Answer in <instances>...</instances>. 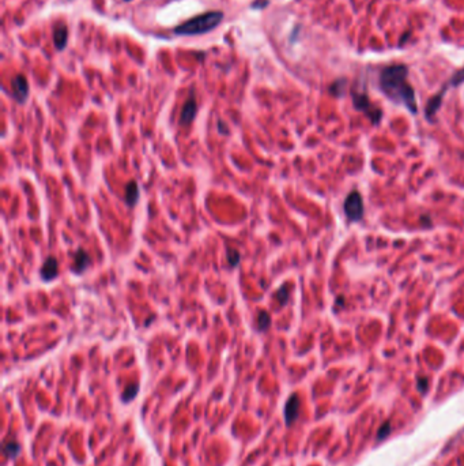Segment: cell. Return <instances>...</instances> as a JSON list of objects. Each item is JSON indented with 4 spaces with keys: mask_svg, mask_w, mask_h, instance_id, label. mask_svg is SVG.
Masks as SVG:
<instances>
[{
    "mask_svg": "<svg viewBox=\"0 0 464 466\" xmlns=\"http://www.w3.org/2000/svg\"><path fill=\"white\" fill-rule=\"evenodd\" d=\"M241 261V255L236 248H227V262L230 267H236Z\"/></svg>",
    "mask_w": 464,
    "mask_h": 466,
    "instance_id": "cell-14",
    "label": "cell"
},
{
    "mask_svg": "<svg viewBox=\"0 0 464 466\" xmlns=\"http://www.w3.org/2000/svg\"><path fill=\"white\" fill-rule=\"evenodd\" d=\"M139 199V188L138 183L131 180L130 183L126 185V202L128 206H135Z\"/></svg>",
    "mask_w": 464,
    "mask_h": 466,
    "instance_id": "cell-12",
    "label": "cell"
},
{
    "mask_svg": "<svg viewBox=\"0 0 464 466\" xmlns=\"http://www.w3.org/2000/svg\"><path fill=\"white\" fill-rule=\"evenodd\" d=\"M391 431H392L391 422H389V421L384 422L381 427H380V429H378V433H377V440H378V442H380V440H384V439H385V437H387L388 435L391 433Z\"/></svg>",
    "mask_w": 464,
    "mask_h": 466,
    "instance_id": "cell-16",
    "label": "cell"
},
{
    "mask_svg": "<svg viewBox=\"0 0 464 466\" xmlns=\"http://www.w3.org/2000/svg\"><path fill=\"white\" fill-rule=\"evenodd\" d=\"M271 325V318L270 314L266 311H260L259 315H257V329L260 331L267 330Z\"/></svg>",
    "mask_w": 464,
    "mask_h": 466,
    "instance_id": "cell-13",
    "label": "cell"
},
{
    "mask_svg": "<svg viewBox=\"0 0 464 466\" xmlns=\"http://www.w3.org/2000/svg\"><path fill=\"white\" fill-rule=\"evenodd\" d=\"M11 93H13V97L20 104H24L28 100V96H29V82H28V79H26L24 74H18L17 77L13 78V81H11Z\"/></svg>",
    "mask_w": 464,
    "mask_h": 466,
    "instance_id": "cell-5",
    "label": "cell"
},
{
    "mask_svg": "<svg viewBox=\"0 0 464 466\" xmlns=\"http://www.w3.org/2000/svg\"><path fill=\"white\" fill-rule=\"evenodd\" d=\"M408 70L403 64H393L382 68L380 73V89L391 101L404 107L411 112L416 113L415 92L407 81Z\"/></svg>",
    "mask_w": 464,
    "mask_h": 466,
    "instance_id": "cell-1",
    "label": "cell"
},
{
    "mask_svg": "<svg viewBox=\"0 0 464 466\" xmlns=\"http://www.w3.org/2000/svg\"><path fill=\"white\" fill-rule=\"evenodd\" d=\"M196 112H198V104L194 96L191 94L187 101L184 102L183 109L180 113V124L181 126H188L191 123L194 122L195 116H196Z\"/></svg>",
    "mask_w": 464,
    "mask_h": 466,
    "instance_id": "cell-6",
    "label": "cell"
},
{
    "mask_svg": "<svg viewBox=\"0 0 464 466\" xmlns=\"http://www.w3.org/2000/svg\"><path fill=\"white\" fill-rule=\"evenodd\" d=\"M344 214L350 221L357 222L359 219H362L363 217V202L361 195L357 191H353L351 194L348 195L346 200H344Z\"/></svg>",
    "mask_w": 464,
    "mask_h": 466,
    "instance_id": "cell-4",
    "label": "cell"
},
{
    "mask_svg": "<svg viewBox=\"0 0 464 466\" xmlns=\"http://www.w3.org/2000/svg\"><path fill=\"white\" fill-rule=\"evenodd\" d=\"M41 278L44 281H52L54 278L58 277L59 274V262L58 259L55 257L47 258V261L44 262L43 267H41Z\"/></svg>",
    "mask_w": 464,
    "mask_h": 466,
    "instance_id": "cell-8",
    "label": "cell"
},
{
    "mask_svg": "<svg viewBox=\"0 0 464 466\" xmlns=\"http://www.w3.org/2000/svg\"><path fill=\"white\" fill-rule=\"evenodd\" d=\"M427 386H429V382H427V379L426 378H421L418 380V388L421 390L422 393L425 394L426 390H427Z\"/></svg>",
    "mask_w": 464,
    "mask_h": 466,
    "instance_id": "cell-19",
    "label": "cell"
},
{
    "mask_svg": "<svg viewBox=\"0 0 464 466\" xmlns=\"http://www.w3.org/2000/svg\"><path fill=\"white\" fill-rule=\"evenodd\" d=\"M223 20L222 11H208L204 14L196 15L191 20L185 21L184 24L176 26L173 33L177 36H199L206 34L215 29L218 25H221Z\"/></svg>",
    "mask_w": 464,
    "mask_h": 466,
    "instance_id": "cell-2",
    "label": "cell"
},
{
    "mask_svg": "<svg viewBox=\"0 0 464 466\" xmlns=\"http://www.w3.org/2000/svg\"><path fill=\"white\" fill-rule=\"evenodd\" d=\"M298 409H300V401H298V397L294 394L287 399L285 406V418L287 425H290L291 422L298 417Z\"/></svg>",
    "mask_w": 464,
    "mask_h": 466,
    "instance_id": "cell-9",
    "label": "cell"
},
{
    "mask_svg": "<svg viewBox=\"0 0 464 466\" xmlns=\"http://www.w3.org/2000/svg\"><path fill=\"white\" fill-rule=\"evenodd\" d=\"M89 263H90L89 254H87L83 248H79L77 253H75V255H74L73 272L77 273V274H82L87 269V266H89Z\"/></svg>",
    "mask_w": 464,
    "mask_h": 466,
    "instance_id": "cell-10",
    "label": "cell"
},
{
    "mask_svg": "<svg viewBox=\"0 0 464 466\" xmlns=\"http://www.w3.org/2000/svg\"><path fill=\"white\" fill-rule=\"evenodd\" d=\"M218 127H219V131L223 132V134H227V132H229V130H227V128H225V127H223V123H222V122H219V124H218Z\"/></svg>",
    "mask_w": 464,
    "mask_h": 466,
    "instance_id": "cell-21",
    "label": "cell"
},
{
    "mask_svg": "<svg viewBox=\"0 0 464 466\" xmlns=\"http://www.w3.org/2000/svg\"><path fill=\"white\" fill-rule=\"evenodd\" d=\"M138 390H139V386L138 384H132V386H128L126 388V391L123 394V399L124 401H130L135 397L136 394H138Z\"/></svg>",
    "mask_w": 464,
    "mask_h": 466,
    "instance_id": "cell-17",
    "label": "cell"
},
{
    "mask_svg": "<svg viewBox=\"0 0 464 466\" xmlns=\"http://www.w3.org/2000/svg\"><path fill=\"white\" fill-rule=\"evenodd\" d=\"M124 2H130V0H124Z\"/></svg>",
    "mask_w": 464,
    "mask_h": 466,
    "instance_id": "cell-22",
    "label": "cell"
},
{
    "mask_svg": "<svg viewBox=\"0 0 464 466\" xmlns=\"http://www.w3.org/2000/svg\"><path fill=\"white\" fill-rule=\"evenodd\" d=\"M275 297H276V300H278V303H279V306L281 307L286 306V303H287V300H289V288L286 287V285L279 288L278 292L275 293Z\"/></svg>",
    "mask_w": 464,
    "mask_h": 466,
    "instance_id": "cell-15",
    "label": "cell"
},
{
    "mask_svg": "<svg viewBox=\"0 0 464 466\" xmlns=\"http://www.w3.org/2000/svg\"><path fill=\"white\" fill-rule=\"evenodd\" d=\"M267 5H268V0H264V2L257 0V2H253V3H252V7H253V9H263V7H266Z\"/></svg>",
    "mask_w": 464,
    "mask_h": 466,
    "instance_id": "cell-20",
    "label": "cell"
},
{
    "mask_svg": "<svg viewBox=\"0 0 464 466\" xmlns=\"http://www.w3.org/2000/svg\"><path fill=\"white\" fill-rule=\"evenodd\" d=\"M5 451L10 456H14L20 451V446H18V443H7L5 447Z\"/></svg>",
    "mask_w": 464,
    "mask_h": 466,
    "instance_id": "cell-18",
    "label": "cell"
},
{
    "mask_svg": "<svg viewBox=\"0 0 464 466\" xmlns=\"http://www.w3.org/2000/svg\"><path fill=\"white\" fill-rule=\"evenodd\" d=\"M353 101L354 107L357 108L358 111L363 112L370 120L373 124H377L381 120V111L377 107H374L369 97L366 94H359V93H354L353 94Z\"/></svg>",
    "mask_w": 464,
    "mask_h": 466,
    "instance_id": "cell-3",
    "label": "cell"
},
{
    "mask_svg": "<svg viewBox=\"0 0 464 466\" xmlns=\"http://www.w3.org/2000/svg\"><path fill=\"white\" fill-rule=\"evenodd\" d=\"M68 28L67 25L59 21L54 26V44L58 51H63L67 47Z\"/></svg>",
    "mask_w": 464,
    "mask_h": 466,
    "instance_id": "cell-7",
    "label": "cell"
},
{
    "mask_svg": "<svg viewBox=\"0 0 464 466\" xmlns=\"http://www.w3.org/2000/svg\"><path fill=\"white\" fill-rule=\"evenodd\" d=\"M445 90H446V86L442 89V92L438 93L437 96H434V97L431 98V100H429V102H427L425 113H426V117H427L429 120H430L431 117L434 116L435 112L438 111V108H440V105H441V101H442V96H444Z\"/></svg>",
    "mask_w": 464,
    "mask_h": 466,
    "instance_id": "cell-11",
    "label": "cell"
}]
</instances>
